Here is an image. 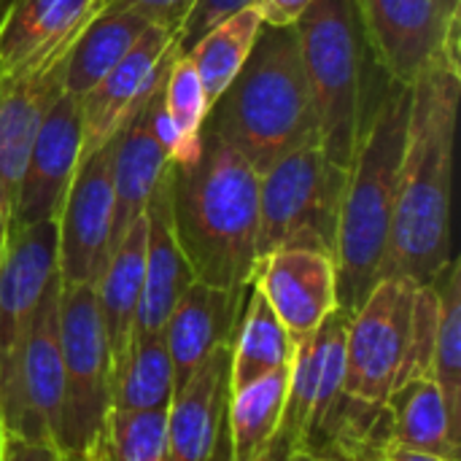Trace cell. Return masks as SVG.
I'll return each instance as SVG.
<instances>
[{
    "mask_svg": "<svg viewBox=\"0 0 461 461\" xmlns=\"http://www.w3.org/2000/svg\"><path fill=\"white\" fill-rule=\"evenodd\" d=\"M57 278V219L11 230L0 257V359L22 340Z\"/></svg>",
    "mask_w": 461,
    "mask_h": 461,
    "instance_id": "16",
    "label": "cell"
},
{
    "mask_svg": "<svg viewBox=\"0 0 461 461\" xmlns=\"http://www.w3.org/2000/svg\"><path fill=\"white\" fill-rule=\"evenodd\" d=\"M205 127L243 154L259 176L284 154L319 138L294 24H262L249 59L211 105Z\"/></svg>",
    "mask_w": 461,
    "mask_h": 461,
    "instance_id": "4",
    "label": "cell"
},
{
    "mask_svg": "<svg viewBox=\"0 0 461 461\" xmlns=\"http://www.w3.org/2000/svg\"><path fill=\"white\" fill-rule=\"evenodd\" d=\"M143 257H146V213L113 246L108 265L100 281L95 284L97 311L111 351V373L124 362L135 338L138 305L143 289Z\"/></svg>",
    "mask_w": 461,
    "mask_h": 461,
    "instance_id": "24",
    "label": "cell"
},
{
    "mask_svg": "<svg viewBox=\"0 0 461 461\" xmlns=\"http://www.w3.org/2000/svg\"><path fill=\"white\" fill-rule=\"evenodd\" d=\"M459 65L443 62L411 86L397 203L381 281L432 286L454 259L451 181L459 113Z\"/></svg>",
    "mask_w": 461,
    "mask_h": 461,
    "instance_id": "1",
    "label": "cell"
},
{
    "mask_svg": "<svg viewBox=\"0 0 461 461\" xmlns=\"http://www.w3.org/2000/svg\"><path fill=\"white\" fill-rule=\"evenodd\" d=\"M348 170L332 165L319 138L276 159L259 176L257 259L278 249L335 251Z\"/></svg>",
    "mask_w": 461,
    "mask_h": 461,
    "instance_id": "6",
    "label": "cell"
},
{
    "mask_svg": "<svg viewBox=\"0 0 461 461\" xmlns=\"http://www.w3.org/2000/svg\"><path fill=\"white\" fill-rule=\"evenodd\" d=\"M446 3H448L451 8H461V0H446Z\"/></svg>",
    "mask_w": 461,
    "mask_h": 461,
    "instance_id": "44",
    "label": "cell"
},
{
    "mask_svg": "<svg viewBox=\"0 0 461 461\" xmlns=\"http://www.w3.org/2000/svg\"><path fill=\"white\" fill-rule=\"evenodd\" d=\"M289 370L292 365L230 392L227 432L232 461H254L276 438L289 392Z\"/></svg>",
    "mask_w": 461,
    "mask_h": 461,
    "instance_id": "28",
    "label": "cell"
},
{
    "mask_svg": "<svg viewBox=\"0 0 461 461\" xmlns=\"http://www.w3.org/2000/svg\"><path fill=\"white\" fill-rule=\"evenodd\" d=\"M246 5H254V0H194L189 16L176 32V46L181 51H189L213 24H219L221 19H227L230 14Z\"/></svg>",
    "mask_w": 461,
    "mask_h": 461,
    "instance_id": "35",
    "label": "cell"
},
{
    "mask_svg": "<svg viewBox=\"0 0 461 461\" xmlns=\"http://www.w3.org/2000/svg\"><path fill=\"white\" fill-rule=\"evenodd\" d=\"M432 286L440 297V321L429 378L440 386L451 413L461 421V267L456 257Z\"/></svg>",
    "mask_w": 461,
    "mask_h": 461,
    "instance_id": "33",
    "label": "cell"
},
{
    "mask_svg": "<svg viewBox=\"0 0 461 461\" xmlns=\"http://www.w3.org/2000/svg\"><path fill=\"white\" fill-rule=\"evenodd\" d=\"M178 51L170 30L149 24L132 49L78 100L81 162L116 138L135 108L165 81Z\"/></svg>",
    "mask_w": 461,
    "mask_h": 461,
    "instance_id": "12",
    "label": "cell"
},
{
    "mask_svg": "<svg viewBox=\"0 0 461 461\" xmlns=\"http://www.w3.org/2000/svg\"><path fill=\"white\" fill-rule=\"evenodd\" d=\"M62 419L57 448L81 461L111 411V351L95 286L59 284Z\"/></svg>",
    "mask_w": 461,
    "mask_h": 461,
    "instance_id": "7",
    "label": "cell"
},
{
    "mask_svg": "<svg viewBox=\"0 0 461 461\" xmlns=\"http://www.w3.org/2000/svg\"><path fill=\"white\" fill-rule=\"evenodd\" d=\"M176 394L165 335H135L124 362L111 373V408L167 411Z\"/></svg>",
    "mask_w": 461,
    "mask_h": 461,
    "instance_id": "29",
    "label": "cell"
},
{
    "mask_svg": "<svg viewBox=\"0 0 461 461\" xmlns=\"http://www.w3.org/2000/svg\"><path fill=\"white\" fill-rule=\"evenodd\" d=\"M438 321H440V297L435 286H419L413 297V313H411V343L408 357L402 367L400 386L413 378L429 375L435 340H438Z\"/></svg>",
    "mask_w": 461,
    "mask_h": 461,
    "instance_id": "34",
    "label": "cell"
},
{
    "mask_svg": "<svg viewBox=\"0 0 461 461\" xmlns=\"http://www.w3.org/2000/svg\"><path fill=\"white\" fill-rule=\"evenodd\" d=\"M394 446L389 405L343 392L300 438L297 451L330 461H381Z\"/></svg>",
    "mask_w": 461,
    "mask_h": 461,
    "instance_id": "23",
    "label": "cell"
},
{
    "mask_svg": "<svg viewBox=\"0 0 461 461\" xmlns=\"http://www.w3.org/2000/svg\"><path fill=\"white\" fill-rule=\"evenodd\" d=\"M192 5H194V0H108L105 8L130 11V14L146 19L149 24L165 27L176 35L178 27L184 24V19L189 16Z\"/></svg>",
    "mask_w": 461,
    "mask_h": 461,
    "instance_id": "36",
    "label": "cell"
},
{
    "mask_svg": "<svg viewBox=\"0 0 461 461\" xmlns=\"http://www.w3.org/2000/svg\"><path fill=\"white\" fill-rule=\"evenodd\" d=\"M251 286L262 292L294 343L313 335L338 308L335 259L316 249H278L257 259Z\"/></svg>",
    "mask_w": 461,
    "mask_h": 461,
    "instance_id": "14",
    "label": "cell"
},
{
    "mask_svg": "<svg viewBox=\"0 0 461 461\" xmlns=\"http://www.w3.org/2000/svg\"><path fill=\"white\" fill-rule=\"evenodd\" d=\"M3 461H70L54 443H30L22 438L5 435Z\"/></svg>",
    "mask_w": 461,
    "mask_h": 461,
    "instance_id": "38",
    "label": "cell"
},
{
    "mask_svg": "<svg viewBox=\"0 0 461 461\" xmlns=\"http://www.w3.org/2000/svg\"><path fill=\"white\" fill-rule=\"evenodd\" d=\"M81 165V105L78 97L62 92L46 111L32 140L14 208L8 232L59 216L70 181Z\"/></svg>",
    "mask_w": 461,
    "mask_h": 461,
    "instance_id": "13",
    "label": "cell"
},
{
    "mask_svg": "<svg viewBox=\"0 0 461 461\" xmlns=\"http://www.w3.org/2000/svg\"><path fill=\"white\" fill-rule=\"evenodd\" d=\"M62 78L65 59L0 76V200L8 216L38 127L65 92Z\"/></svg>",
    "mask_w": 461,
    "mask_h": 461,
    "instance_id": "18",
    "label": "cell"
},
{
    "mask_svg": "<svg viewBox=\"0 0 461 461\" xmlns=\"http://www.w3.org/2000/svg\"><path fill=\"white\" fill-rule=\"evenodd\" d=\"M262 14L257 5H246L219 24H213L186 54L197 68V76L203 81V89L208 95V103L213 105L221 92L232 84L243 62L249 59L254 41L262 30Z\"/></svg>",
    "mask_w": 461,
    "mask_h": 461,
    "instance_id": "30",
    "label": "cell"
},
{
    "mask_svg": "<svg viewBox=\"0 0 461 461\" xmlns=\"http://www.w3.org/2000/svg\"><path fill=\"white\" fill-rule=\"evenodd\" d=\"M375 65L402 86L432 68L459 65V11L446 0H354Z\"/></svg>",
    "mask_w": 461,
    "mask_h": 461,
    "instance_id": "9",
    "label": "cell"
},
{
    "mask_svg": "<svg viewBox=\"0 0 461 461\" xmlns=\"http://www.w3.org/2000/svg\"><path fill=\"white\" fill-rule=\"evenodd\" d=\"M3 443H5V429H3V419H0V461H3Z\"/></svg>",
    "mask_w": 461,
    "mask_h": 461,
    "instance_id": "43",
    "label": "cell"
},
{
    "mask_svg": "<svg viewBox=\"0 0 461 461\" xmlns=\"http://www.w3.org/2000/svg\"><path fill=\"white\" fill-rule=\"evenodd\" d=\"M146 27L149 22L130 11L103 8L76 38L65 59L62 89L81 100L132 49Z\"/></svg>",
    "mask_w": 461,
    "mask_h": 461,
    "instance_id": "27",
    "label": "cell"
},
{
    "mask_svg": "<svg viewBox=\"0 0 461 461\" xmlns=\"http://www.w3.org/2000/svg\"><path fill=\"white\" fill-rule=\"evenodd\" d=\"M297 451V435L286 427H278L276 438L270 440V446L257 456L254 461H289L292 454ZM205 461H232V448H230V432H227V419L221 424V432L213 443V451L208 454Z\"/></svg>",
    "mask_w": 461,
    "mask_h": 461,
    "instance_id": "37",
    "label": "cell"
},
{
    "mask_svg": "<svg viewBox=\"0 0 461 461\" xmlns=\"http://www.w3.org/2000/svg\"><path fill=\"white\" fill-rule=\"evenodd\" d=\"M232 340L219 346L167 408V461H205L227 419Z\"/></svg>",
    "mask_w": 461,
    "mask_h": 461,
    "instance_id": "20",
    "label": "cell"
},
{
    "mask_svg": "<svg viewBox=\"0 0 461 461\" xmlns=\"http://www.w3.org/2000/svg\"><path fill=\"white\" fill-rule=\"evenodd\" d=\"M113 249V140L86 157L57 216V270L65 286H95Z\"/></svg>",
    "mask_w": 461,
    "mask_h": 461,
    "instance_id": "11",
    "label": "cell"
},
{
    "mask_svg": "<svg viewBox=\"0 0 461 461\" xmlns=\"http://www.w3.org/2000/svg\"><path fill=\"white\" fill-rule=\"evenodd\" d=\"M194 276L184 259L170 221V165L162 173L146 205V257L143 289L138 305L135 335H157L165 330L176 303L192 286Z\"/></svg>",
    "mask_w": 461,
    "mask_h": 461,
    "instance_id": "22",
    "label": "cell"
},
{
    "mask_svg": "<svg viewBox=\"0 0 461 461\" xmlns=\"http://www.w3.org/2000/svg\"><path fill=\"white\" fill-rule=\"evenodd\" d=\"M5 240H8V211H5V205L0 200V257H3Z\"/></svg>",
    "mask_w": 461,
    "mask_h": 461,
    "instance_id": "41",
    "label": "cell"
},
{
    "mask_svg": "<svg viewBox=\"0 0 461 461\" xmlns=\"http://www.w3.org/2000/svg\"><path fill=\"white\" fill-rule=\"evenodd\" d=\"M162 84L135 108L113 138V246L146 213V205L170 165L167 149L154 127Z\"/></svg>",
    "mask_w": 461,
    "mask_h": 461,
    "instance_id": "21",
    "label": "cell"
},
{
    "mask_svg": "<svg viewBox=\"0 0 461 461\" xmlns=\"http://www.w3.org/2000/svg\"><path fill=\"white\" fill-rule=\"evenodd\" d=\"M419 286L384 278L359 305L346 332V384L351 397L381 402L400 386L408 343L411 313Z\"/></svg>",
    "mask_w": 461,
    "mask_h": 461,
    "instance_id": "10",
    "label": "cell"
},
{
    "mask_svg": "<svg viewBox=\"0 0 461 461\" xmlns=\"http://www.w3.org/2000/svg\"><path fill=\"white\" fill-rule=\"evenodd\" d=\"M386 405L397 448L459 461L461 421L451 413L440 386L429 375L397 386Z\"/></svg>",
    "mask_w": 461,
    "mask_h": 461,
    "instance_id": "25",
    "label": "cell"
},
{
    "mask_svg": "<svg viewBox=\"0 0 461 461\" xmlns=\"http://www.w3.org/2000/svg\"><path fill=\"white\" fill-rule=\"evenodd\" d=\"M5 3H8V0H0V11H3V5H5Z\"/></svg>",
    "mask_w": 461,
    "mask_h": 461,
    "instance_id": "45",
    "label": "cell"
},
{
    "mask_svg": "<svg viewBox=\"0 0 461 461\" xmlns=\"http://www.w3.org/2000/svg\"><path fill=\"white\" fill-rule=\"evenodd\" d=\"M108 0H8L0 11V76L68 59Z\"/></svg>",
    "mask_w": 461,
    "mask_h": 461,
    "instance_id": "15",
    "label": "cell"
},
{
    "mask_svg": "<svg viewBox=\"0 0 461 461\" xmlns=\"http://www.w3.org/2000/svg\"><path fill=\"white\" fill-rule=\"evenodd\" d=\"M170 221L194 281L246 289L257 265L259 173L203 124L200 157L170 162Z\"/></svg>",
    "mask_w": 461,
    "mask_h": 461,
    "instance_id": "2",
    "label": "cell"
},
{
    "mask_svg": "<svg viewBox=\"0 0 461 461\" xmlns=\"http://www.w3.org/2000/svg\"><path fill=\"white\" fill-rule=\"evenodd\" d=\"M0 419L11 438L57 446L62 419L59 278L43 294L22 340L0 359Z\"/></svg>",
    "mask_w": 461,
    "mask_h": 461,
    "instance_id": "8",
    "label": "cell"
},
{
    "mask_svg": "<svg viewBox=\"0 0 461 461\" xmlns=\"http://www.w3.org/2000/svg\"><path fill=\"white\" fill-rule=\"evenodd\" d=\"M162 108L173 127L170 162L192 165L200 157V138L211 103L197 76V68L186 51H178L170 62V70L162 84Z\"/></svg>",
    "mask_w": 461,
    "mask_h": 461,
    "instance_id": "31",
    "label": "cell"
},
{
    "mask_svg": "<svg viewBox=\"0 0 461 461\" xmlns=\"http://www.w3.org/2000/svg\"><path fill=\"white\" fill-rule=\"evenodd\" d=\"M351 316L354 313L335 308L313 335L294 343L281 427L292 429L297 443L346 392V332Z\"/></svg>",
    "mask_w": 461,
    "mask_h": 461,
    "instance_id": "17",
    "label": "cell"
},
{
    "mask_svg": "<svg viewBox=\"0 0 461 461\" xmlns=\"http://www.w3.org/2000/svg\"><path fill=\"white\" fill-rule=\"evenodd\" d=\"M246 289L235 292L192 281V286L181 294L162 330L173 365L176 392L219 346L232 340L243 311Z\"/></svg>",
    "mask_w": 461,
    "mask_h": 461,
    "instance_id": "19",
    "label": "cell"
},
{
    "mask_svg": "<svg viewBox=\"0 0 461 461\" xmlns=\"http://www.w3.org/2000/svg\"><path fill=\"white\" fill-rule=\"evenodd\" d=\"M311 3L313 0H254L257 11L262 14V22L273 27L294 24Z\"/></svg>",
    "mask_w": 461,
    "mask_h": 461,
    "instance_id": "39",
    "label": "cell"
},
{
    "mask_svg": "<svg viewBox=\"0 0 461 461\" xmlns=\"http://www.w3.org/2000/svg\"><path fill=\"white\" fill-rule=\"evenodd\" d=\"M81 461H167V411L111 408Z\"/></svg>",
    "mask_w": 461,
    "mask_h": 461,
    "instance_id": "32",
    "label": "cell"
},
{
    "mask_svg": "<svg viewBox=\"0 0 461 461\" xmlns=\"http://www.w3.org/2000/svg\"><path fill=\"white\" fill-rule=\"evenodd\" d=\"M294 359V340L262 297L257 286L249 284L243 311L232 335V365H230V392L240 389L273 370L289 367Z\"/></svg>",
    "mask_w": 461,
    "mask_h": 461,
    "instance_id": "26",
    "label": "cell"
},
{
    "mask_svg": "<svg viewBox=\"0 0 461 461\" xmlns=\"http://www.w3.org/2000/svg\"><path fill=\"white\" fill-rule=\"evenodd\" d=\"M408 111L411 86L394 84L386 76L381 92H370L362 135L340 200L332 251L338 308L348 313H357L381 281L397 203Z\"/></svg>",
    "mask_w": 461,
    "mask_h": 461,
    "instance_id": "3",
    "label": "cell"
},
{
    "mask_svg": "<svg viewBox=\"0 0 461 461\" xmlns=\"http://www.w3.org/2000/svg\"><path fill=\"white\" fill-rule=\"evenodd\" d=\"M319 143L332 165L351 170L370 100L367 41L354 0H313L294 22Z\"/></svg>",
    "mask_w": 461,
    "mask_h": 461,
    "instance_id": "5",
    "label": "cell"
},
{
    "mask_svg": "<svg viewBox=\"0 0 461 461\" xmlns=\"http://www.w3.org/2000/svg\"><path fill=\"white\" fill-rule=\"evenodd\" d=\"M289 461H330V459H321V456H313V454H303V451H294L292 454V459Z\"/></svg>",
    "mask_w": 461,
    "mask_h": 461,
    "instance_id": "42",
    "label": "cell"
},
{
    "mask_svg": "<svg viewBox=\"0 0 461 461\" xmlns=\"http://www.w3.org/2000/svg\"><path fill=\"white\" fill-rule=\"evenodd\" d=\"M381 461H448V459H440V456H432V454H419V451H408V448H397V446H392L389 451H386V456Z\"/></svg>",
    "mask_w": 461,
    "mask_h": 461,
    "instance_id": "40",
    "label": "cell"
}]
</instances>
